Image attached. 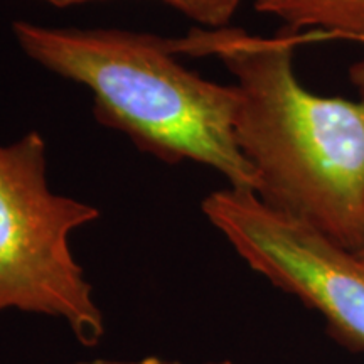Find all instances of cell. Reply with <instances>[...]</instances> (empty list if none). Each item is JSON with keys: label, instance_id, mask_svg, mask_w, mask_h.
Segmentation results:
<instances>
[{"label": "cell", "instance_id": "obj_3", "mask_svg": "<svg viewBox=\"0 0 364 364\" xmlns=\"http://www.w3.org/2000/svg\"><path fill=\"white\" fill-rule=\"evenodd\" d=\"M98 216L97 208L49 189L39 132L0 144V312L61 317L81 344H98L103 316L68 243Z\"/></svg>", "mask_w": 364, "mask_h": 364}, {"label": "cell", "instance_id": "obj_5", "mask_svg": "<svg viewBox=\"0 0 364 364\" xmlns=\"http://www.w3.org/2000/svg\"><path fill=\"white\" fill-rule=\"evenodd\" d=\"M257 12L284 21L292 33L321 27L309 41L348 38L364 43V0H257Z\"/></svg>", "mask_w": 364, "mask_h": 364}, {"label": "cell", "instance_id": "obj_9", "mask_svg": "<svg viewBox=\"0 0 364 364\" xmlns=\"http://www.w3.org/2000/svg\"><path fill=\"white\" fill-rule=\"evenodd\" d=\"M83 364H105V363H102V361H98V363H83Z\"/></svg>", "mask_w": 364, "mask_h": 364}, {"label": "cell", "instance_id": "obj_8", "mask_svg": "<svg viewBox=\"0 0 364 364\" xmlns=\"http://www.w3.org/2000/svg\"><path fill=\"white\" fill-rule=\"evenodd\" d=\"M356 257H358V260L361 262L363 265H364V248L361 250V252H358V253H356Z\"/></svg>", "mask_w": 364, "mask_h": 364}, {"label": "cell", "instance_id": "obj_4", "mask_svg": "<svg viewBox=\"0 0 364 364\" xmlns=\"http://www.w3.org/2000/svg\"><path fill=\"white\" fill-rule=\"evenodd\" d=\"M203 213L255 272L321 314L341 346L364 353V265L356 253L253 191H216Z\"/></svg>", "mask_w": 364, "mask_h": 364}, {"label": "cell", "instance_id": "obj_7", "mask_svg": "<svg viewBox=\"0 0 364 364\" xmlns=\"http://www.w3.org/2000/svg\"><path fill=\"white\" fill-rule=\"evenodd\" d=\"M363 44H364V43H363ZM349 75H351V81H353V83L358 86L359 95H361V97H364V59H363V61L356 63V65H354V66L351 68V71H349Z\"/></svg>", "mask_w": 364, "mask_h": 364}, {"label": "cell", "instance_id": "obj_2", "mask_svg": "<svg viewBox=\"0 0 364 364\" xmlns=\"http://www.w3.org/2000/svg\"><path fill=\"white\" fill-rule=\"evenodd\" d=\"M12 33L38 65L93 93V113L167 164L213 167L230 188L257 191L236 140L240 91L186 70L176 39L120 29H56L16 21Z\"/></svg>", "mask_w": 364, "mask_h": 364}, {"label": "cell", "instance_id": "obj_1", "mask_svg": "<svg viewBox=\"0 0 364 364\" xmlns=\"http://www.w3.org/2000/svg\"><path fill=\"white\" fill-rule=\"evenodd\" d=\"M307 43L290 33L262 38L238 27L194 29L177 54L216 56L240 91L236 140L257 172L255 194L351 253L364 248V97L314 95L294 71Z\"/></svg>", "mask_w": 364, "mask_h": 364}, {"label": "cell", "instance_id": "obj_6", "mask_svg": "<svg viewBox=\"0 0 364 364\" xmlns=\"http://www.w3.org/2000/svg\"><path fill=\"white\" fill-rule=\"evenodd\" d=\"M44 2L65 9L93 0H44ZM162 2L169 4L179 12L186 14L189 19L206 26L208 29H221L228 26L231 17L238 11L241 0H162Z\"/></svg>", "mask_w": 364, "mask_h": 364}]
</instances>
